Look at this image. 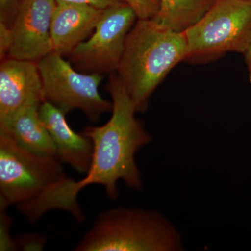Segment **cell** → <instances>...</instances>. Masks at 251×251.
Instances as JSON below:
<instances>
[{"label": "cell", "instance_id": "obj_1", "mask_svg": "<svg viewBox=\"0 0 251 251\" xmlns=\"http://www.w3.org/2000/svg\"><path fill=\"white\" fill-rule=\"evenodd\" d=\"M107 90L112 98V116L105 125L86 126L82 132L93 145L92 163L86 176L80 181L65 178L24 204L28 219L36 221L47 211H67L77 221L85 215L77 202V195L90 185L105 188L112 201L118 196L117 183L122 180L127 187L143 188L141 175L135 162V154L151 142L141 122L135 117V104L116 72L110 73Z\"/></svg>", "mask_w": 251, "mask_h": 251}, {"label": "cell", "instance_id": "obj_2", "mask_svg": "<svg viewBox=\"0 0 251 251\" xmlns=\"http://www.w3.org/2000/svg\"><path fill=\"white\" fill-rule=\"evenodd\" d=\"M186 54L184 32L171 30L153 18L138 19L116 71L137 112L147 108L153 91Z\"/></svg>", "mask_w": 251, "mask_h": 251}, {"label": "cell", "instance_id": "obj_3", "mask_svg": "<svg viewBox=\"0 0 251 251\" xmlns=\"http://www.w3.org/2000/svg\"><path fill=\"white\" fill-rule=\"evenodd\" d=\"M178 229L159 211L115 207L97 216L75 251H180Z\"/></svg>", "mask_w": 251, "mask_h": 251}, {"label": "cell", "instance_id": "obj_4", "mask_svg": "<svg viewBox=\"0 0 251 251\" xmlns=\"http://www.w3.org/2000/svg\"><path fill=\"white\" fill-rule=\"evenodd\" d=\"M184 34L185 60L204 62L226 52L244 53L251 41V1L214 0L204 16Z\"/></svg>", "mask_w": 251, "mask_h": 251}, {"label": "cell", "instance_id": "obj_5", "mask_svg": "<svg viewBox=\"0 0 251 251\" xmlns=\"http://www.w3.org/2000/svg\"><path fill=\"white\" fill-rule=\"evenodd\" d=\"M57 156L36 154L0 133V206L29 202L67 177Z\"/></svg>", "mask_w": 251, "mask_h": 251}, {"label": "cell", "instance_id": "obj_6", "mask_svg": "<svg viewBox=\"0 0 251 251\" xmlns=\"http://www.w3.org/2000/svg\"><path fill=\"white\" fill-rule=\"evenodd\" d=\"M63 57L52 51L38 62L44 101L66 115L80 110L92 121H98L103 113L112 109V102L99 93L103 75L77 72Z\"/></svg>", "mask_w": 251, "mask_h": 251}, {"label": "cell", "instance_id": "obj_7", "mask_svg": "<svg viewBox=\"0 0 251 251\" xmlns=\"http://www.w3.org/2000/svg\"><path fill=\"white\" fill-rule=\"evenodd\" d=\"M136 18L135 11L125 2L105 9L92 35L68 56L86 74L116 72Z\"/></svg>", "mask_w": 251, "mask_h": 251}, {"label": "cell", "instance_id": "obj_8", "mask_svg": "<svg viewBox=\"0 0 251 251\" xmlns=\"http://www.w3.org/2000/svg\"><path fill=\"white\" fill-rule=\"evenodd\" d=\"M56 0H22L11 25L13 44L10 58L39 62L53 51L51 22Z\"/></svg>", "mask_w": 251, "mask_h": 251}, {"label": "cell", "instance_id": "obj_9", "mask_svg": "<svg viewBox=\"0 0 251 251\" xmlns=\"http://www.w3.org/2000/svg\"><path fill=\"white\" fill-rule=\"evenodd\" d=\"M44 101L37 62L3 59L0 66V124Z\"/></svg>", "mask_w": 251, "mask_h": 251}, {"label": "cell", "instance_id": "obj_10", "mask_svg": "<svg viewBox=\"0 0 251 251\" xmlns=\"http://www.w3.org/2000/svg\"><path fill=\"white\" fill-rule=\"evenodd\" d=\"M104 11L87 5L57 4L50 27L53 51L69 55L92 35Z\"/></svg>", "mask_w": 251, "mask_h": 251}, {"label": "cell", "instance_id": "obj_11", "mask_svg": "<svg viewBox=\"0 0 251 251\" xmlns=\"http://www.w3.org/2000/svg\"><path fill=\"white\" fill-rule=\"evenodd\" d=\"M39 114L53 140L60 161L67 163L75 171L87 174L93 153V145L90 138L72 130L66 120V114L52 104L43 102Z\"/></svg>", "mask_w": 251, "mask_h": 251}, {"label": "cell", "instance_id": "obj_12", "mask_svg": "<svg viewBox=\"0 0 251 251\" xmlns=\"http://www.w3.org/2000/svg\"><path fill=\"white\" fill-rule=\"evenodd\" d=\"M40 105L20 112L9 121L0 124V133H4L20 146L36 154L57 156L53 140L41 120Z\"/></svg>", "mask_w": 251, "mask_h": 251}, {"label": "cell", "instance_id": "obj_13", "mask_svg": "<svg viewBox=\"0 0 251 251\" xmlns=\"http://www.w3.org/2000/svg\"><path fill=\"white\" fill-rule=\"evenodd\" d=\"M156 22L176 32H184L197 23L214 0H159Z\"/></svg>", "mask_w": 251, "mask_h": 251}, {"label": "cell", "instance_id": "obj_14", "mask_svg": "<svg viewBox=\"0 0 251 251\" xmlns=\"http://www.w3.org/2000/svg\"><path fill=\"white\" fill-rule=\"evenodd\" d=\"M6 209L0 206V251H14L17 246L10 234L13 220L6 214Z\"/></svg>", "mask_w": 251, "mask_h": 251}, {"label": "cell", "instance_id": "obj_15", "mask_svg": "<svg viewBox=\"0 0 251 251\" xmlns=\"http://www.w3.org/2000/svg\"><path fill=\"white\" fill-rule=\"evenodd\" d=\"M135 11L138 19H149L156 16L159 9V0H122Z\"/></svg>", "mask_w": 251, "mask_h": 251}, {"label": "cell", "instance_id": "obj_16", "mask_svg": "<svg viewBox=\"0 0 251 251\" xmlns=\"http://www.w3.org/2000/svg\"><path fill=\"white\" fill-rule=\"evenodd\" d=\"M22 0H0V22L11 27Z\"/></svg>", "mask_w": 251, "mask_h": 251}, {"label": "cell", "instance_id": "obj_17", "mask_svg": "<svg viewBox=\"0 0 251 251\" xmlns=\"http://www.w3.org/2000/svg\"><path fill=\"white\" fill-rule=\"evenodd\" d=\"M13 44V35L11 27L0 22V57L4 59L9 54Z\"/></svg>", "mask_w": 251, "mask_h": 251}, {"label": "cell", "instance_id": "obj_18", "mask_svg": "<svg viewBox=\"0 0 251 251\" xmlns=\"http://www.w3.org/2000/svg\"><path fill=\"white\" fill-rule=\"evenodd\" d=\"M57 4L67 3V4H75L87 5L100 9H108L112 6L124 2L122 0H56Z\"/></svg>", "mask_w": 251, "mask_h": 251}, {"label": "cell", "instance_id": "obj_19", "mask_svg": "<svg viewBox=\"0 0 251 251\" xmlns=\"http://www.w3.org/2000/svg\"><path fill=\"white\" fill-rule=\"evenodd\" d=\"M245 56L246 63H247L248 72H249V82L251 84V41L248 46L247 50L244 52Z\"/></svg>", "mask_w": 251, "mask_h": 251}, {"label": "cell", "instance_id": "obj_20", "mask_svg": "<svg viewBox=\"0 0 251 251\" xmlns=\"http://www.w3.org/2000/svg\"><path fill=\"white\" fill-rule=\"evenodd\" d=\"M246 1H251V0H246Z\"/></svg>", "mask_w": 251, "mask_h": 251}]
</instances>
